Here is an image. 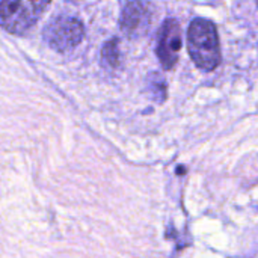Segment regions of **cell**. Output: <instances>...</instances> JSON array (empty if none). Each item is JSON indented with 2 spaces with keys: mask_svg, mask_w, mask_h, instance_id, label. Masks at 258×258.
Listing matches in <instances>:
<instances>
[{
  "mask_svg": "<svg viewBox=\"0 0 258 258\" xmlns=\"http://www.w3.org/2000/svg\"><path fill=\"white\" fill-rule=\"evenodd\" d=\"M181 50V29L177 20L168 18L159 29L157 56L165 70H172L177 65L178 53Z\"/></svg>",
  "mask_w": 258,
  "mask_h": 258,
  "instance_id": "obj_4",
  "label": "cell"
},
{
  "mask_svg": "<svg viewBox=\"0 0 258 258\" xmlns=\"http://www.w3.org/2000/svg\"><path fill=\"white\" fill-rule=\"evenodd\" d=\"M150 21L148 5L141 2H128L122 8L121 14V30L128 36H136L142 30H145Z\"/></svg>",
  "mask_w": 258,
  "mask_h": 258,
  "instance_id": "obj_5",
  "label": "cell"
},
{
  "mask_svg": "<svg viewBox=\"0 0 258 258\" xmlns=\"http://www.w3.org/2000/svg\"><path fill=\"white\" fill-rule=\"evenodd\" d=\"M101 56H103V60L107 65H110V67H118L119 65V47H118V39L116 38L107 41L103 45Z\"/></svg>",
  "mask_w": 258,
  "mask_h": 258,
  "instance_id": "obj_6",
  "label": "cell"
},
{
  "mask_svg": "<svg viewBox=\"0 0 258 258\" xmlns=\"http://www.w3.org/2000/svg\"><path fill=\"white\" fill-rule=\"evenodd\" d=\"M257 6H258V2H257Z\"/></svg>",
  "mask_w": 258,
  "mask_h": 258,
  "instance_id": "obj_7",
  "label": "cell"
},
{
  "mask_svg": "<svg viewBox=\"0 0 258 258\" xmlns=\"http://www.w3.org/2000/svg\"><path fill=\"white\" fill-rule=\"evenodd\" d=\"M85 27L82 21L71 15H59L53 18L44 29V38L48 45L59 51H67L83 39Z\"/></svg>",
  "mask_w": 258,
  "mask_h": 258,
  "instance_id": "obj_3",
  "label": "cell"
},
{
  "mask_svg": "<svg viewBox=\"0 0 258 258\" xmlns=\"http://www.w3.org/2000/svg\"><path fill=\"white\" fill-rule=\"evenodd\" d=\"M187 50L194 63L206 71L221 63V42L216 26L206 18H195L187 29Z\"/></svg>",
  "mask_w": 258,
  "mask_h": 258,
  "instance_id": "obj_1",
  "label": "cell"
},
{
  "mask_svg": "<svg viewBox=\"0 0 258 258\" xmlns=\"http://www.w3.org/2000/svg\"><path fill=\"white\" fill-rule=\"evenodd\" d=\"M48 6L45 2L29 0H2L0 2V26L11 33L27 32Z\"/></svg>",
  "mask_w": 258,
  "mask_h": 258,
  "instance_id": "obj_2",
  "label": "cell"
}]
</instances>
